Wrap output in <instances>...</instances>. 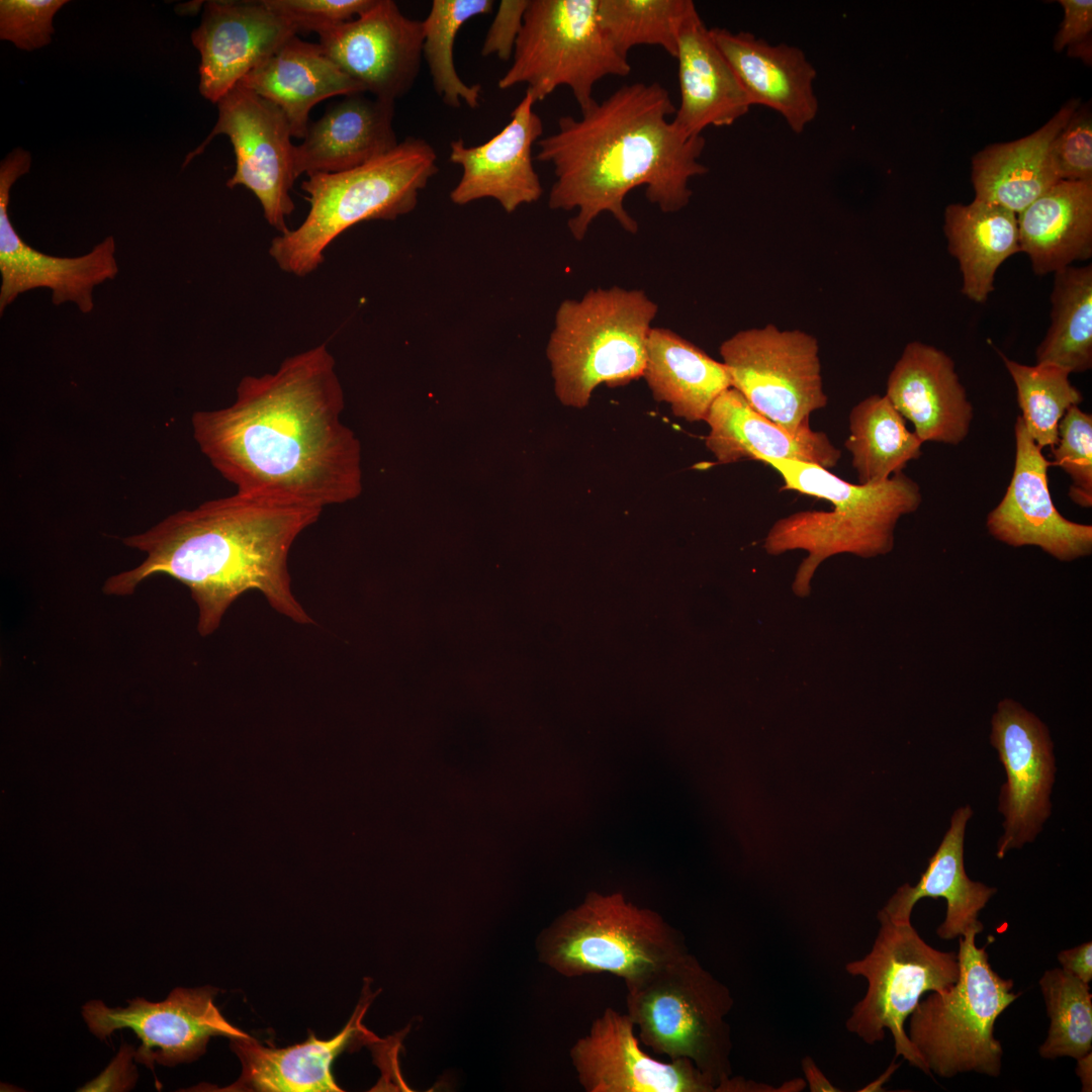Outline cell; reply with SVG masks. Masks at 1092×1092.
I'll use <instances>...</instances> for the list:
<instances>
[{
    "instance_id": "cell-31",
    "label": "cell",
    "mask_w": 1092,
    "mask_h": 1092,
    "mask_svg": "<svg viewBox=\"0 0 1092 1092\" xmlns=\"http://www.w3.org/2000/svg\"><path fill=\"white\" fill-rule=\"evenodd\" d=\"M1019 249L1037 275L1092 255V182L1061 180L1017 214Z\"/></svg>"
},
{
    "instance_id": "cell-43",
    "label": "cell",
    "mask_w": 1092,
    "mask_h": 1092,
    "mask_svg": "<svg viewBox=\"0 0 1092 1092\" xmlns=\"http://www.w3.org/2000/svg\"><path fill=\"white\" fill-rule=\"evenodd\" d=\"M264 1L271 9L289 21L297 33L314 31L317 34L325 29L356 18L375 2V0Z\"/></svg>"
},
{
    "instance_id": "cell-13",
    "label": "cell",
    "mask_w": 1092,
    "mask_h": 1092,
    "mask_svg": "<svg viewBox=\"0 0 1092 1092\" xmlns=\"http://www.w3.org/2000/svg\"><path fill=\"white\" fill-rule=\"evenodd\" d=\"M218 118L206 140L184 162L188 164L218 134L229 136L236 171L226 186H245L259 200L267 222L286 233L294 210L290 196L295 181L291 129L282 110L240 83L217 101Z\"/></svg>"
},
{
    "instance_id": "cell-36",
    "label": "cell",
    "mask_w": 1092,
    "mask_h": 1092,
    "mask_svg": "<svg viewBox=\"0 0 1092 1092\" xmlns=\"http://www.w3.org/2000/svg\"><path fill=\"white\" fill-rule=\"evenodd\" d=\"M491 0H434L423 22V59L435 92L449 107L463 103L475 109L480 101V84H467L454 64V43L461 27L471 18L490 13Z\"/></svg>"
},
{
    "instance_id": "cell-35",
    "label": "cell",
    "mask_w": 1092,
    "mask_h": 1092,
    "mask_svg": "<svg viewBox=\"0 0 1092 1092\" xmlns=\"http://www.w3.org/2000/svg\"><path fill=\"white\" fill-rule=\"evenodd\" d=\"M1051 326L1038 345L1036 363L1071 373L1092 367V265L1055 272Z\"/></svg>"
},
{
    "instance_id": "cell-44",
    "label": "cell",
    "mask_w": 1092,
    "mask_h": 1092,
    "mask_svg": "<svg viewBox=\"0 0 1092 1092\" xmlns=\"http://www.w3.org/2000/svg\"><path fill=\"white\" fill-rule=\"evenodd\" d=\"M530 0H502L485 34L480 54L512 60Z\"/></svg>"
},
{
    "instance_id": "cell-33",
    "label": "cell",
    "mask_w": 1092,
    "mask_h": 1092,
    "mask_svg": "<svg viewBox=\"0 0 1092 1092\" xmlns=\"http://www.w3.org/2000/svg\"><path fill=\"white\" fill-rule=\"evenodd\" d=\"M947 248L959 263L962 292L984 303L1000 265L1020 252L1017 214L986 201L950 204L944 211Z\"/></svg>"
},
{
    "instance_id": "cell-22",
    "label": "cell",
    "mask_w": 1092,
    "mask_h": 1092,
    "mask_svg": "<svg viewBox=\"0 0 1092 1092\" xmlns=\"http://www.w3.org/2000/svg\"><path fill=\"white\" fill-rule=\"evenodd\" d=\"M885 395L922 443L959 445L970 432L974 407L954 362L934 346L908 343L888 376Z\"/></svg>"
},
{
    "instance_id": "cell-7",
    "label": "cell",
    "mask_w": 1092,
    "mask_h": 1092,
    "mask_svg": "<svg viewBox=\"0 0 1092 1092\" xmlns=\"http://www.w3.org/2000/svg\"><path fill=\"white\" fill-rule=\"evenodd\" d=\"M627 987V1014L639 1040L670 1060H690L717 1088L732 1074L734 1000L689 950Z\"/></svg>"
},
{
    "instance_id": "cell-12",
    "label": "cell",
    "mask_w": 1092,
    "mask_h": 1092,
    "mask_svg": "<svg viewBox=\"0 0 1092 1092\" xmlns=\"http://www.w3.org/2000/svg\"><path fill=\"white\" fill-rule=\"evenodd\" d=\"M731 387L770 421L797 433L827 405L817 339L774 324L743 329L719 348Z\"/></svg>"
},
{
    "instance_id": "cell-1",
    "label": "cell",
    "mask_w": 1092,
    "mask_h": 1092,
    "mask_svg": "<svg viewBox=\"0 0 1092 1092\" xmlns=\"http://www.w3.org/2000/svg\"><path fill=\"white\" fill-rule=\"evenodd\" d=\"M326 344L244 376L233 404L191 418L201 453L236 492L324 511L362 492L361 445Z\"/></svg>"
},
{
    "instance_id": "cell-41",
    "label": "cell",
    "mask_w": 1092,
    "mask_h": 1092,
    "mask_svg": "<svg viewBox=\"0 0 1092 1092\" xmlns=\"http://www.w3.org/2000/svg\"><path fill=\"white\" fill-rule=\"evenodd\" d=\"M66 0H1L0 38L23 51L48 46L54 33L53 19Z\"/></svg>"
},
{
    "instance_id": "cell-48",
    "label": "cell",
    "mask_w": 1092,
    "mask_h": 1092,
    "mask_svg": "<svg viewBox=\"0 0 1092 1092\" xmlns=\"http://www.w3.org/2000/svg\"><path fill=\"white\" fill-rule=\"evenodd\" d=\"M802 1069L804 1071L806 1081L809 1084V1088L813 1092H834L839 1091L836 1089L824 1076L818 1066L810 1057H805L802 1061Z\"/></svg>"
},
{
    "instance_id": "cell-46",
    "label": "cell",
    "mask_w": 1092,
    "mask_h": 1092,
    "mask_svg": "<svg viewBox=\"0 0 1092 1092\" xmlns=\"http://www.w3.org/2000/svg\"><path fill=\"white\" fill-rule=\"evenodd\" d=\"M130 1051L129 1048H122L103 1074L87 1084L83 1090H124L131 1087L135 1081V1072L134 1068L129 1065Z\"/></svg>"
},
{
    "instance_id": "cell-30",
    "label": "cell",
    "mask_w": 1092,
    "mask_h": 1092,
    "mask_svg": "<svg viewBox=\"0 0 1092 1092\" xmlns=\"http://www.w3.org/2000/svg\"><path fill=\"white\" fill-rule=\"evenodd\" d=\"M366 1006H358L339 1034L317 1039L313 1033L299 1044L276 1049L253 1037L232 1039V1049L242 1063L240 1078L222 1091L323 1092L342 1091L331 1066L336 1057L362 1030Z\"/></svg>"
},
{
    "instance_id": "cell-27",
    "label": "cell",
    "mask_w": 1092,
    "mask_h": 1092,
    "mask_svg": "<svg viewBox=\"0 0 1092 1092\" xmlns=\"http://www.w3.org/2000/svg\"><path fill=\"white\" fill-rule=\"evenodd\" d=\"M239 83L278 106L286 116L292 138L297 139H304L309 112L318 102L338 95L365 93L320 43L296 35Z\"/></svg>"
},
{
    "instance_id": "cell-19",
    "label": "cell",
    "mask_w": 1092,
    "mask_h": 1092,
    "mask_svg": "<svg viewBox=\"0 0 1092 1092\" xmlns=\"http://www.w3.org/2000/svg\"><path fill=\"white\" fill-rule=\"evenodd\" d=\"M628 1014L608 1007L571 1048L578 1081L586 1092H714L715 1086L688 1059L658 1061L639 1045Z\"/></svg>"
},
{
    "instance_id": "cell-42",
    "label": "cell",
    "mask_w": 1092,
    "mask_h": 1092,
    "mask_svg": "<svg viewBox=\"0 0 1092 1092\" xmlns=\"http://www.w3.org/2000/svg\"><path fill=\"white\" fill-rule=\"evenodd\" d=\"M1050 158L1060 180L1092 182V116L1077 108L1053 140Z\"/></svg>"
},
{
    "instance_id": "cell-40",
    "label": "cell",
    "mask_w": 1092,
    "mask_h": 1092,
    "mask_svg": "<svg viewBox=\"0 0 1092 1092\" xmlns=\"http://www.w3.org/2000/svg\"><path fill=\"white\" fill-rule=\"evenodd\" d=\"M1055 463L1070 477L1069 496L1084 509L1092 507V415L1071 406L1059 424L1052 448Z\"/></svg>"
},
{
    "instance_id": "cell-23",
    "label": "cell",
    "mask_w": 1092,
    "mask_h": 1092,
    "mask_svg": "<svg viewBox=\"0 0 1092 1092\" xmlns=\"http://www.w3.org/2000/svg\"><path fill=\"white\" fill-rule=\"evenodd\" d=\"M710 33L751 106L778 112L795 133L803 132L816 118L817 72L802 50L787 43L771 44L746 31L713 27Z\"/></svg>"
},
{
    "instance_id": "cell-45",
    "label": "cell",
    "mask_w": 1092,
    "mask_h": 1092,
    "mask_svg": "<svg viewBox=\"0 0 1092 1092\" xmlns=\"http://www.w3.org/2000/svg\"><path fill=\"white\" fill-rule=\"evenodd\" d=\"M1060 3L1064 9V19L1054 41L1057 51L1078 47L1092 30L1091 0H1061Z\"/></svg>"
},
{
    "instance_id": "cell-11",
    "label": "cell",
    "mask_w": 1092,
    "mask_h": 1092,
    "mask_svg": "<svg viewBox=\"0 0 1092 1092\" xmlns=\"http://www.w3.org/2000/svg\"><path fill=\"white\" fill-rule=\"evenodd\" d=\"M599 0H530L512 63L497 86L527 85L536 102L566 86L581 109L608 76H627L631 66L611 44L598 20Z\"/></svg>"
},
{
    "instance_id": "cell-24",
    "label": "cell",
    "mask_w": 1092,
    "mask_h": 1092,
    "mask_svg": "<svg viewBox=\"0 0 1092 1092\" xmlns=\"http://www.w3.org/2000/svg\"><path fill=\"white\" fill-rule=\"evenodd\" d=\"M679 107L673 122L689 135L709 126H730L751 104L729 63L713 40L696 5L677 33Z\"/></svg>"
},
{
    "instance_id": "cell-37",
    "label": "cell",
    "mask_w": 1092,
    "mask_h": 1092,
    "mask_svg": "<svg viewBox=\"0 0 1092 1092\" xmlns=\"http://www.w3.org/2000/svg\"><path fill=\"white\" fill-rule=\"evenodd\" d=\"M691 0H599L601 29L623 57L642 44L658 46L675 58L679 26Z\"/></svg>"
},
{
    "instance_id": "cell-10",
    "label": "cell",
    "mask_w": 1092,
    "mask_h": 1092,
    "mask_svg": "<svg viewBox=\"0 0 1092 1092\" xmlns=\"http://www.w3.org/2000/svg\"><path fill=\"white\" fill-rule=\"evenodd\" d=\"M878 920L880 929L871 950L845 966L850 976L864 978L868 985L851 1009L846 1028L868 1044L882 1041L889 1030L895 1056L932 1076L910 1041L905 1023L925 993L945 990L957 982L958 953L929 945L911 921L895 923L881 911Z\"/></svg>"
},
{
    "instance_id": "cell-4",
    "label": "cell",
    "mask_w": 1092,
    "mask_h": 1092,
    "mask_svg": "<svg viewBox=\"0 0 1092 1092\" xmlns=\"http://www.w3.org/2000/svg\"><path fill=\"white\" fill-rule=\"evenodd\" d=\"M783 479L782 490L828 500L829 512L801 511L780 519L764 547L771 554L793 549L809 552L799 576L804 579L826 557L849 552L869 558L893 549L898 521L918 510L919 484L904 472L875 484H853L815 463L761 458Z\"/></svg>"
},
{
    "instance_id": "cell-16",
    "label": "cell",
    "mask_w": 1092,
    "mask_h": 1092,
    "mask_svg": "<svg viewBox=\"0 0 1092 1092\" xmlns=\"http://www.w3.org/2000/svg\"><path fill=\"white\" fill-rule=\"evenodd\" d=\"M325 54L372 96L395 102L414 87L423 59V22L391 0L318 33Z\"/></svg>"
},
{
    "instance_id": "cell-15",
    "label": "cell",
    "mask_w": 1092,
    "mask_h": 1092,
    "mask_svg": "<svg viewBox=\"0 0 1092 1092\" xmlns=\"http://www.w3.org/2000/svg\"><path fill=\"white\" fill-rule=\"evenodd\" d=\"M216 992L210 986L177 988L162 1002L135 998L125 1008L91 1000L83 1007V1017L101 1040L116 1029H132L142 1040L135 1061L154 1071L155 1063L174 1066L195 1061L205 1053L211 1036L250 1037L219 1012L213 1003Z\"/></svg>"
},
{
    "instance_id": "cell-32",
    "label": "cell",
    "mask_w": 1092,
    "mask_h": 1092,
    "mask_svg": "<svg viewBox=\"0 0 1092 1092\" xmlns=\"http://www.w3.org/2000/svg\"><path fill=\"white\" fill-rule=\"evenodd\" d=\"M642 377L655 400L691 423L705 421L715 399L731 387L722 362L665 328L649 332Z\"/></svg>"
},
{
    "instance_id": "cell-5",
    "label": "cell",
    "mask_w": 1092,
    "mask_h": 1092,
    "mask_svg": "<svg viewBox=\"0 0 1092 1092\" xmlns=\"http://www.w3.org/2000/svg\"><path fill=\"white\" fill-rule=\"evenodd\" d=\"M437 160L429 142L407 136L359 167L308 176L301 184L308 213L296 229L272 239L269 255L286 273L304 277L314 272L327 248L348 229L413 211L420 191L438 172Z\"/></svg>"
},
{
    "instance_id": "cell-14",
    "label": "cell",
    "mask_w": 1092,
    "mask_h": 1092,
    "mask_svg": "<svg viewBox=\"0 0 1092 1092\" xmlns=\"http://www.w3.org/2000/svg\"><path fill=\"white\" fill-rule=\"evenodd\" d=\"M30 163V153L18 148L0 164V313L20 294L37 288L50 289L55 305L72 302L90 313L95 287L113 280L119 271L114 238H105L77 257L52 256L27 245L9 218L8 205L12 185L29 171Z\"/></svg>"
},
{
    "instance_id": "cell-49",
    "label": "cell",
    "mask_w": 1092,
    "mask_h": 1092,
    "mask_svg": "<svg viewBox=\"0 0 1092 1092\" xmlns=\"http://www.w3.org/2000/svg\"><path fill=\"white\" fill-rule=\"evenodd\" d=\"M1092 1055L1091 1053L1077 1059L1076 1074L1080 1078L1082 1083V1091L1091 1092L1092 1090Z\"/></svg>"
},
{
    "instance_id": "cell-8",
    "label": "cell",
    "mask_w": 1092,
    "mask_h": 1092,
    "mask_svg": "<svg viewBox=\"0 0 1092 1092\" xmlns=\"http://www.w3.org/2000/svg\"><path fill=\"white\" fill-rule=\"evenodd\" d=\"M980 932L960 937V976L942 991L930 992L909 1016L907 1035L931 1074L952 1078L963 1073L998 1077L1003 1049L994 1036L1000 1014L1019 996L1011 979L991 967L986 947L976 945Z\"/></svg>"
},
{
    "instance_id": "cell-3",
    "label": "cell",
    "mask_w": 1092,
    "mask_h": 1092,
    "mask_svg": "<svg viewBox=\"0 0 1092 1092\" xmlns=\"http://www.w3.org/2000/svg\"><path fill=\"white\" fill-rule=\"evenodd\" d=\"M323 510L235 492L181 510L123 543L146 554L136 567L110 576L107 595L126 596L164 574L190 592L197 631L213 633L231 605L258 590L271 608L298 624L313 620L292 594L288 556Z\"/></svg>"
},
{
    "instance_id": "cell-29",
    "label": "cell",
    "mask_w": 1092,
    "mask_h": 1092,
    "mask_svg": "<svg viewBox=\"0 0 1092 1092\" xmlns=\"http://www.w3.org/2000/svg\"><path fill=\"white\" fill-rule=\"evenodd\" d=\"M1077 108L1078 102L1070 101L1036 131L977 154L972 171L975 199L1018 214L1061 181L1050 147Z\"/></svg>"
},
{
    "instance_id": "cell-21",
    "label": "cell",
    "mask_w": 1092,
    "mask_h": 1092,
    "mask_svg": "<svg viewBox=\"0 0 1092 1092\" xmlns=\"http://www.w3.org/2000/svg\"><path fill=\"white\" fill-rule=\"evenodd\" d=\"M535 103L526 92L510 121L481 145L466 146L462 139L450 143L449 161L462 169L450 193L453 203L465 205L492 198L512 213L541 197L543 187L533 164V146L541 139L544 127L534 111Z\"/></svg>"
},
{
    "instance_id": "cell-6",
    "label": "cell",
    "mask_w": 1092,
    "mask_h": 1092,
    "mask_svg": "<svg viewBox=\"0 0 1092 1092\" xmlns=\"http://www.w3.org/2000/svg\"><path fill=\"white\" fill-rule=\"evenodd\" d=\"M657 311L643 290L619 286L563 300L546 349L560 402L582 408L601 384L625 386L642 377Z\"/></svg>"
},
{
    "instance_id": "cell-2",
    "label": "cell",
    "mask_w": 1092,
    "mask_h": 1092,
    "mask_svg": "<svg viewBox=\"0 0 1092 1092\" xmlns=\"http://www.w3.org/2000/svg\"><path fill=\"white\" fill-rule=\"evenodd\" d=\"M580 111L578 118L559 117L557 130L536 143V159L550 163L556 177L548 205L576 209L567 222L575 240H583L603 212L635 234L638 222L624 201L638 186H645L647 199L662 212L689 204L691 179L708 172L700 162L706 141L668 119L676 108L661 84L623 85Z\"/></svg>"
},
{
    "instance_id": "cell-39",
    "label": "cell",
    "mask_w": 1092,
    "mask_h": 1092,
    "mask_svg": "<svg viewBox=\"0 0 1092 1092\" xmlns=\"http://www.w3.org/2000/svg\"><path fill=\"white\" fill-rule=\"evenodd\" d=\"M1050 1027L1038 1048L1041 1058L1075 1060L1092 1051V994L1089 984L1062 968L1046 970L1038 982Z\"/></svg>"
},
{
    "instance_id": "cell-28",
    "label": "cell",
    "mask_w": 1092,
    "mask_h": 1092,
    "mask_svg": "<svg viewBox=\"0 0 1092 1092\" xmlns=\"http://www.w3.org/2000/svg\"><path fill=\"white\" fill-rule=\"evenodd\" d=\"M973 814L970 806L954 811L950 826L935 853L915 886L904 884L880 910L892 922L911 921L914 905L922 898H943L946 914L936 933L942 939L963 936L971 929L980 933L984 925L979 921L980 911L996 893V888L972 881L964 867V838L966 826Z\"/></svg>"
},
{
    "instance_id": "cell-38",
    "label": "cell",
    "mask_w": 1092,
    "mask_h": 1092,
    "mask_svg": "<svg viewBox=\"0 0 1092 1092\" xmlns=\"http://www.w3.org/2000/svg\"><path fill=\"white\" fill-rule=\"evenodd\" d=\"M1017 395L1025 428L1039 448H1053L1059 424L1066 412L1079 405L1083 395L1069 379L1070 373L1054 364L1025 365L1002 356Z\"/></svg>"
},
{
    "instance_id": "cell-17",
    "label": "cell",
    "mask_w": 1092,
    "mask_h": 1092,
    "mask_svg": "<svg viewBox=\"0 0 1092 1092\" xmlns=\"http://www.w3.org/2000/svg\"><path fill=\"white\" fill-rule=\"evenodd\" d=\"M990 742L1007 776L999 796L1005 821L997 856L1003 858L1010 849L1032 841L1049 818L1055 756L1045 724L1009 698L998 703L992 716Z\"/></svg>"
},
{
    "instance_id": "cell-9",
    "label": "cell",
    "mask_w": 1092,
    "mask_h": 1092,
    "mask_svg": "<svg viewBox=\"0 0 1092 1092\" xmlns=\"http://www.w3.org/2000/svg\"><path fill=\"white\" fill-rule=\"evenodd\" d=\"M682 935L658 913L620 893H589L546 929L542 962L567 977L609 973L634 984L687 952Z\"/></svg>"
},
{
    "instance_id": "cell-34",
    "label": "cell",
    "mask_w": 1092,
    "mask_h": 1092,
    "mask_svg": "<svg viewBox=\"0 0 1092 1092\" xmlns=\"http://www.w3.org/2000/svg\"><path fill=\"white\" fill-rule=\"evenodd\" d=\"M848 421L844 446L858 484L883 482L921 456L923 443L886 395L872 394L856 403Z\"/></svg>"
},
{
    "instance_id": "cell-20",
    "label": "cell",
    "mask_w": 1092,
    "mask_h": 1092,
    "mask_svg": "<svg viewBox=\"0 0 1092 1092\" xmlns=\"http://www.w3.org/2000/svg\"><path fill=\"white\" fill-rule=\"evenodd\" d=\"M296 33L264 0L205 2L201 22L191 33L201 57L200 94L217 103Z\"/></svg>"
},
{
    "instance_id": "cell-26",
    "label": "cell",
    "mask_w": 1092,
    "mask_h": 1092,
    "mask_svg": "<svg viewBox=\"0 0 1092 1092\" xmlns=\"http://www.w3.org/2000/svg\"><path fill=\"white\" fill-rule=\"evenodd\" d=\"M705 444L720 464L743 459H793L834 468L841 451L823 432L811 428L793 433L754 410L735 388L724 390L705 419Z\"/></svg>"
},
{
    "instance_id": "cell-47",
    "label": "cell",
    "mask_w": 1092,
    "mask_h": 1092,
    "mask_svg": "<svg viewBox=\"0 0 1092 1092\" xmlns=\"http://www.w3.org/2000/svg\"><path fill=\"white\" fill-rule=\"evenodd\" d=\"M1061 968L1081 981H1092V942L1086 941L1058 953Z\"/></svg>"
},
{
    "instance_id": "cell-25",
    "label": "cell",
    "mask_w": 1092,
    "mask_h": 1092,
    "mask_svg": "<svg viewBox=\"0 0 1092 1092\" xmlns=\"http://www.w3.org/2000/svg\"><path fill=\"white\" fill-rule=\"evenodd\" d=\"M394 102L365 93L345 96L308 124L294 149L296 177L337 173L359 167L397 147Z\"/></svg>"
},
{
    "instance_id": "cell-18",
    "label": "cell",
    "mask_w": 1092,
    "mask_h": 1092,
    "mask_svg": "<svg viewBox=\"0 0 1092 1092\" xmlns=\"http://www.w3.org/2000/svg\"><path fill=\"white\" fill-rule=\"evenodd\" d=\"M1014 438L1012 476L1001 502L987 516L989 534L1012 547H1039L1063 562L1089 556L1092 526L1070 521L1056 508L1049 487L1051 463L1020 416L1015 421Z\"/></svg>"
}]
</instances>
